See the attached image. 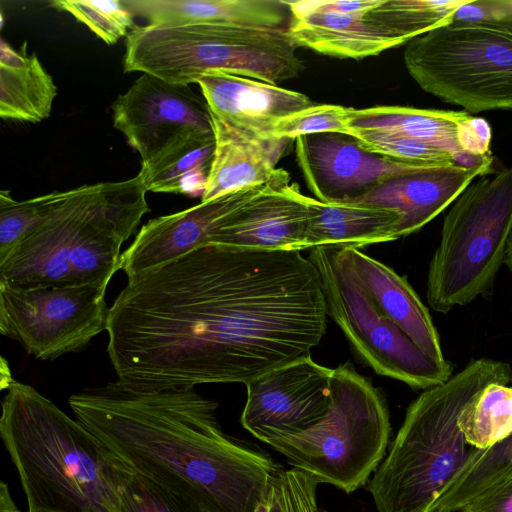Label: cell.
Segmentation results:
<instances>
[{
    "mask_svg": "<svg viewBox=\"0 0 512 512\" xmlns=\"http://www.w3.org/2000/svg\"><path fill=\"white\" fill-rule=\"evenodd\" d=\"M343 249L377 308L425 354L439 363L448 362L429 310L407 279L359 249Z\"/></svg>",
    "mask_w": 512,
    "mask_h": 512,
    "instance_id": "obj_22",
    "label": "cell"
},
{
    "mask_svg": "<svg viewBox=\"0 0 512 512\" xmlns=\"http://www.w3.org/2000/svg\"><path fill=\"white\" fill-rule=\"evenodd\" d=\"M309 217V197L291 183L287 171L276 169L261 192L216 231L210 244L302 251Z\"/></svg>",
    "mask_w": 512,
    "mask_h": 512,
    "instance_id": "obj_17",
    "label": "cell"
},
{
    "mask_svg": "<svg viewBox=\"0 0 512 512\" xmlns=\"http://www.w3.org/2000/svg\"><path fill=\"white\" fill-rule=\"evenodd\" d=\"M295 153L307 187L326 203L353 202L391 177L434 167L370 153L343 133L298 137Z\"/></svg>",
    "mask_w": 512,
    "mask_h": 512,
    "instance_id": "obj_14",
    "label": "cell"
},
{
    "mask_svg": "<svg viewBox=\"0 0 512 512\" xmlns=\"http://www.w3.org/2000/svg\"><path fill=\"white\" fill-rule=\"evenodd\" d=\"M319 482L296 467L280 469L253 512H327L318 505Z\"/></svg>",
    "mask_w": 512,
    "mask_h": 512,
    "instance_id": "obj_33",
    "label": "cell"
},
{
    "mask_svg": "<svg viewBox=\"0 0 512 512\" xmlns=\"http://www.w3.org/2000/svg\"><path fill=\"white\" fill-rule=\"evenodd\" d=\"M7 390L0 435L28 512H121L124 463L34 387L13 380Z\"/></svg>",
    "mask_w": 512,
    "mask_h": 512,
    "instance_id": "obj_3",
    "label": "cell"
},
{
    "mask_svg": "<svg viewBox=\"0 0 512 512\" xmlns=\"http://www.w3.org/2000/svg\"><path fill=\"white\" fill-rule=\"evenodd\" d=\"M196 84L211 114L262 136H274L280 120L314 105L303 93L223 70L202 74Z\"/></svg>",
    "mask_w": 512,
    "mask_h": 512,
    "instance_id": "obj_19",
    "label": "cell"
},
{
    "mask_svg": "<svg viewBox=\"0 0 512 512\" xmlns=\"http://www.w3.org/2000/svg\"><path fill=\"white\" fill-rule=\"evenodd\" d=\"M459 512H512V480L481 494Z\"/></svg>",
    "mask_w": 512,
    "mask_h": 512,
    "instance_id": "obj_37",
    "label": "cell"
},
{
    "mask_svg": "<svg viewBox=\"0 0 512 512\" xmlns=\"http://www.w3.org/2000/svg\"><path fill=\"white\" fill-rule=\"evenodd\" d=\"M152 26L221 24L287 30L292 20L284 0H122Z\"/></svg>",
    "mask_w": 512,
    "mask_h": 512,
    "instance_id": "obj_23",
    "label": "cell"
},
{
    "mask_svg": "<svg viewBox=\"0 0 512 512\" xmlns=\"http://www.w3.org/2000/svg\"><path fill=\"white\" fill-rule=\"evenodd\" d=\"M68 403L133 473L200 512H253L282 469L226 435L218 403L195 387L143 389L117 379L76 392Z\"/></svg>",
    "mask_w": 512,
    "mask_h": 512,
    "instance_id": "obj_2",
    "label": "cell"
},
{
    "mask_svg": "<svg viewBox=\"0 0 512 512\" xmlns=\"http://www.w3.org/2000/svg\"><path fill=\"white\" fill-rule=\"evenodd\" d=\"M57 10L71 14L106 44H115L136 26L134 14L122 0H54Z\"/></svg>",
    "mask_w": 512,
    "mask_h": 512,
    "instance_id": "obj_32",
    "label": "cell"
},
{
    "mask_svg": "<svg viewBox=\"0 0 512 512\" xmlns=\"http://www.w3.org/2000/svg\"><path fill=\"white\" fill-rule=\"evenodd\" d=\"M327 316L301 251L210 244L128 281L109 310L107 353L138 388L247 384L309 356Z\"/></svg>",
    "mask_w": 512,
    "mask_h": 512,
    "instance_id": "obj_1",
    "label": "cell"
},
{
    "mask_svg": "<svg viewBox=\"0 0 512 512\" xmlns=\"http://www.w3.org/2000/svg\"><path fill=\"white\" fill-rule=\"evenodd\" d=\"M505 264L509 268V270L512 272V232H511L509 243H508Z\"/></svg>",
    "mask_w": 512,
    "mask_h": 512,
    "instance_id": "obj_39",
    "label": "cell"
},
{
    "mask_svg": "<svg viewBox=\"0 0 512 512\" xmlns=\"http://www.w3.org/2000/svg\"><path fill=\"white\" fill-rule=\"evenodd\" d=\"M0 44V116L3 120L38 123L48 118L57 87L36 54Z\"/></svg>",
    "mask_w": 512,
    "mask_h": 512,
    "instance_id": "obj_25",
    "label": "cell"
},
{
    "mask_svg": "<svg viewBox=\"0 0 512 512\" xmlns=\"http://www.w3.org/2000/svg\"><path fill=\"white\" fill-rule=\"evenodd\" d=\"M512 480V434L485 449L472 448L427 512L460 511L475 498Z\"/></svg>",
    "mask_w": 512,
    "mask_h": 512,
    "instance_id": "obj_26",
    "label": "cell"
},
{
    "mask_svg": "<svg viewBox=\"0 0 512 512\" xmlns=\"http://www.w3.org/2000/svg\"><path fill=\"white\" fill-rule=\"evenodd\" d=\"M0 512H19L15 505L7 484L1 482L0 487Z\"/></svg>",
    "mask_w": 512,
    "mask_h": 512,
    "instance_id": "obj_38",
    "label": "cell"
},
{
    "mask_svg": "<svg viewBox=\"0 0 512 512\" xmlns=\"http://www.w3.org/2000/svg\"><path fill=\"white\" fill-rule=\"evenodd\" d=\"M487 167L434 166L397 175L351 203L374 205L399 215L397 238L410 235L451 205L477 177L491 174Z\"/></svg>",
    "mask_w": 512,
    "mask_h": 512,
    "instance_id": "obj_18",
    "label": "cell"
},
{
    "mask_svg": "<svg viewBox=\"0 0 512 512\" xmlns=\"http://www.w3.org/2000/svg\"><path fill=\"white\" fill-rule=\"evenodd\" d=\"M431 512H437V511H431Z\"/></svg>",
    "mask_w": 512,
    "mask_h": 512,
    "instance_id": "obj_40",
    "label": "cell"
},
{
    "mask_svg": "<svg viewBox=\"0 0 512 512\" xmlns=\"http://www.w3.org/2000/svg\"><path fill=\"white\" fill-rule=\"evenodd\" d=\"M122 64L126 73L187 86L212 70L272 85L304 70L287 30L221 24L135 26L126 36Z\"/></svg>",
    "mask_w": 512,
    "mask_h": 512,
    "instance_id": "obj_6",
    "label": "cell"
},
{
    "mask_svg": "<svg viewBox=\"0 0 512 512\" xmlns=\"http://www.w3.org/2000/svg\"><path fill=\"white\" fill-rule=\"evenodd\" d=\"M390 434L384 396L346 362L333 370L326 415L304 431L266 443L319 484L351 493L363 486L380 465Z\"/></svg>",
    "mask_w": 512,
    "mask_h": 512,
    "instance_id": "obj_7",
    "label": "cell"
},
{
    "mask_svg": "<svg viewBox=\"0 0 512 512\" xmlns=\"http://www.w3.org/2000/svg\"><path fill=\"white\" fill-rule=\"evenodd\" d=\"M309 208L304 235L306 249H359L398 239L399 215L393 210L351 202L326 203L311 197Z\"/></svg>",
    "mask_w": 512,
    "mask_h": 512,
    "instance_id": "obj_24",
    "label": "cell"
},
{
    "mask_svg": "<svg viewBox=\"0 0 512 512\" xmlns=\"http://www.w3.org/2000/svg\"><path fill=\"white\" fill-rule=\"evenodd\" d=\"M333 370L309 355L251 380L242 426L265 443L313 426L329 409Z\"/></svg>",
    "mask_w": 512,
    "mask_h": 512,
    "instance_id": "obj_13",
    "label": "cell"
},
{
    "mask_svg": "<svg viewBox=\"0 0 512 512\" xmlns=\"http://www.w3.org/2000/svg\"><path fill=\"white\" fill-rule=\"evenodd\" d=\"M143 175L67 190L46 220L0 262V284L16 289L109 283L120 248L149 212Z\"/></svg>",
    "mask_w": 512,
    "mask_h": 512,
    "instance_id": "obj_4",
    "label": "cell"
},
{
    "mask_svg": "<svg viewBox=\"0 0 512 512\" xmlns=\"http://www.w3.org/2000/svg\"><path fill=\"white\" fill-rule=\"evenodd\" d=\"M351 108L332 104H314L280 120L273 135L295 140L298 137L317 133L350 134L348 115Z\"/></svg>",
    "mask_w": 512,
    "mask_h": 512,
    "instance_id": "obj_35",
    "label": "cell"
},
{
    "mask_svg": "<svg viewBox=\"0 0 512 512\" xmlns=\"http://www.w3.org/2000/svg\"><path fill=\"white\" fill-rule=\"evenodd\" d=\"M121 512H200L133 473L125 464L118 475Z\"/></svg>",
    "mask_w": 512,
    "mask_h": 512,
    "instance_id": "obj_34",
    "label": "cell"
},
{
    "mask_svg": "<svg viewBox=\"0 0 512 512\" xmlns=\"http://www.w3.org/2000/svg\"><path fill=\"white\" fill-rule=\"evenodd\" d=\"M512 18V1H465L452 15V21H493Z\"/></svg>",
    "mask_w": 512,
    "mask_h": 512,
    "instance_id": "obj_36",
    "label": "cell"
},
{
    "mask_svg": "<svg viewBox=\"0 0 512 512\" xmlns=\"http://www.w3.org/2000/svg\"><path fill=\"white\" fill-rule=\"evenodd\" d=\"M215 150L213 137H198L141 166L148 191L202 197Z\"/></svg>",
    "mask_w": 512,
    "mask_h": 512,
    "instance_id": "obj_27",
    "label": "cell"
},
{
    "mask_svg": "<svg viewBox=\"0 0 512 512\" xmlns=\"http://www.w3.org/2000/svg\"><path fill=\"white\" fill-rule=\"evenodd\" d=\"M114 127L146 166L191 139L213 137L204 98L187 85L142 74L112 104Z\"/></svg>",
    "mask_w": 512,
    "mask_h": 512,
    "instance_id": "obj_12",
    "label": "cell"
},
{
    "mask_svg": "<svg viewBox=\"0 0 512 512\" xmlns=\"http://www.w3.org/2000/svg\"><path fill=\"white\" fill-rule=\"evenodd\" d=\"M347 125L349 133L367 129L401 134L449 152L461 166L492 169L490 124L466 111L403 106L351 108Z\"/></svg>",
    "mask_w": 512,
    "mask_h": 512,
    "instance_id": "obj_16",
    "label": "cell"
},
{
    "mask_svg": "<svg viewBox=\"0 0 512 512\" xmlns=\"http://www.w3.org/2000/svg\"><path fill=\"white\" fill-rule=\"evenodd\" d=\"M350 135L358 140L362 149L397 161L428 166L459 165L449 152L401 134L355 129Z\"/></svg>",
    "mask_w": 512,
    "mask_h": 512,
    "instance_id": "obj_31",
    "label": "cell"
},
{
    "mask_svg": "<svg viewBox=\"0 0 512 512\" xmlns=\"http://www.w3.org/2000/svg\"><path fill=\"white\" fill-rule=\"evenodd\" d=\"M108 284L31 289L0 284V333L40 360L80 351L107 329Z\"/></svg>",
    "mask_w": 512,
    "mask_h": 512,
    "instance_id": "obj_11",
    "label": "cell"
},
{
    "mask_svg": "<svg viewBox=\"0 0 512 512\" xmlns=\"http://www.w3.org/2000/svg\"><path fill=\"white\" fill-rule=\"evenodd\" d=\"M210 116L215 150L201 202L266 183L292 140L258 135Z\"/></svg>",
    "mask_w": 512,
    "mask_h": 512,
    "instance_id": "obj_20",
    "label": "cell"
},
{
    "mask_svg": "<svg viewBox=\"0 0 512 512\" xmlns=\"http://www.w3.org/2000/svg\"><path fill=\"white\" fill-rule=\"evenodd\" d=\"M510 381L508 363L480 358L424 390L409 405L388 455L369 482L377 512H427L470 453L458 424L460 414L487 385Z\"/></svg>",
    "mask_w": 512,
    "mask_h": 512,
    "instance_id": "obj_5",
    "label": "cell"
},
{
    "mask_svg": "<svg viewBox=\"0 0 512 512\" xmlns=\"http://www.w3.org/2000/svg\"><path fill=\"white\" fill-rule=\"evenodd\" d=\"M308 258L319 271L327 315L377 374L422 390L452 376L449 361L439 363L429 357L377 308L343 248L314 247Z\"/></svg>",
    "mask_w": 512,
    "mask_h": 512,
    "instance_id": "obj_10",
    "label": "cell"
},
{
    "mask_svg": "<svg viewBox=\"0 0 512 512\" xmlns=\"http://www.w3.org/2000/svg\"><path fill=\"white\" fill-rule=\"evenodd\" d=\"M292 14L287 33L297 47L336 58L363 59L404 44L368 25L364 14L329 9L320 0L286 1Z\"/></svg>",
    "mask_w": 512,
    "mask_h": 512,
    "instance_id": "obj_21",
    "label": "cell"
},
{
    "mask_svg": "<svg viewBox=\"0 0 512 512\" xmlns=\"http://www.w3.org/2000/svg\"><path fill=\"white\" fill-rule=\"evenodd\" d=\"M266 183L249 186L169 215L149 220L121 254V270L136 280L198 248L210 245L216 231Z\"/></svg>",
    "mask_w": 512,
    "mask_h": 512,
    "instance_id": "obj_15",
    "label": "cell"
},
{
    "mask_svg": "<svg viewBox=\"0 0 512 512\" xmlns=\"http://www.w3.org/2000/svg\"><path fill=\"white\" fill-rule=\"evenodd\" d=\"M66 195L67 191H53L18 201L8 190L0 191V262L46 220Z\"/></svg>",
    "mask_w": 512,
    "mask_h": 512,
    "instance_id": "obj_30",
    "label": "cell"
},
{
    "mask_svg": "<svg viewBox=\"0 0 512 512\" xmlns=\"http://www.w3.org/2000/svg\"><path fill=\"white\" fill-rule=\"evenodd\" d=\"M466 0H382L364 21L384 36L403 43L452 21Z\"/></svg>",
    "mask_w": 512,
    "mask_h": 512,
    "instance_id": "obj_28",
    "label": "cell"
},
{
    "mask_svg": "<svg viewBox=\"0 0 512 512\" xmlns=\"http://www.w3.org/2000/svg\"><path fill=\"white\" fill-rule=\"evenodd\" d=\"M512 232V167L472 181L446 214L429 264L426 297L447 313L492 294Z\"/></svg>",
    "mask_w": 512,
    "mask_h": 512,
    "instance_id": "obj_8",
    "label": "cell"
},
{
    "mask_svg": "<svg viewBox=\"0 0 512 512\" xmlns=\"http://www.w3.org/2000/svg\"><path fill=\"white\" fill-rule=\"evenodd\" d=\"M459 427L467 444L485 449L512 434V387L487 385L462 411Z\"/></svg>",
    "mask_w": 512,
    "mask_h": 512,
    "instance_id": "obj_29",
    "label": "cell"
},
{
    "mask_svg": "<svg viewBox=\"0 0 512 512\" xmlns=\"http://www.w3.org/2000/svg\"><path fill=\"white\" fill-rule=\"evenodd\" d=\"M410 76L425 92L467 113L512 110V18L450 21L411 39Z\"/></svg>",
    "mask_w": 512,
    "mask_h": 512,
    "instance_id": "obj_9",
    "label": "cell"
}]
</instances>
